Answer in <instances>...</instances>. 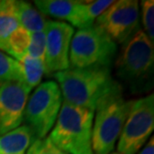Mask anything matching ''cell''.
Listing matches in <instances>:
<instances>
[{
  "mask_svg": "<svg viewBox=\"0 0 154 154\" xmlns=\"http://www.w3.org/2000/svg\"><path fill=\"white\" fill-rule=\"evenodd\" d=\"M63 101L94 111L102 97L119 86L110 67L68 68L54 73Z\"/></svg>",
  "mask_w": 154,
  "mask_h": 154,
  "instance_id": "obj_1",
  "label": "cell"
},
{
  "mask_svg": "<svg viewBox=\"0 0 154 154\" xmlns=\"http://www.w3.org/2000/svg\"><path fill=\"white\" fill-rule=\"evenodd\" d=\"M93 118L92 110L63 101L47 138L67 154H93Z\"/></svg>",
  "mask_w": 154,
  "mask_h": 154,
  "instance_id": "obj_2",
  "label": "cell"
},
{
  "mask_svg": "<svg viewBox=\"0 0 154 154\" xmlns=\"http://www.w3.org/2000/svg\"><path fill=\"white\" fill-rule=\"evenodd\" d=\"M133 100L127 101L122 95L121 87L102 97L95 108L92 126L93 154H110L114 149Z\"/></svg>",
  "mask_w": 154,
  "mask_h": 154,
  "instance_id": "obj_3",
  "label": "cell"
},
{
  "mask_svg": "<svg viewBox=\"0 0 154 154\" xmlns=\"http://www.w3.org/2000/svg\"><path fill=\"white\" fill-rule=\"evenodd\" d=\"M62 102V94L55 81L40 83L28 97L23 121L32 132L34 140L43 139L51 131Z\"/></svg>",
  "mask_w": 154,
  "mask_h": 154,
  "instance_id": "obj_4",
  "label": "cell"
},
{
  "mask_svg": "<svg viewBox=\"0 0 154 154\" xmlns=\"http://www.w3.org/2000/svg\"><path fill=\"white\" fill-rule=\"evenodd\" d=\"M117 46L94 25L74 32L70 44L69 68L110 67Z\"/></svg>",
  "mask_w": 154,
  "mask_h": 154,
  "instance_id": "obj_5",
  "label": "cell"
},
{
  "mask_svg": "<svg viewBox=\"0 0 154 154\" xmlns=\"http://www.w3.org/2000/svg\"><path fill=\"white\" fill-rule=\"evenodd\" d=\"M154 46L143 30L124 43L116 61L117 75L132 85H143L152 78Z\"/></svg>",
  "mask_w": 154,
  "mask_h": 154,
  "instance_id": "obj_6",
  "label": "cell"
},
{
  "mask_svg": "<svg viewBox=\"0 0 154 154\" xmlns=\"http://www.w3.org/2000/svg\"><path fill=\"white\" fill-rule=\"evenodd\" d=\"M154 129V95L133 100L118 138L120 154H136L148 140Z\"/></svg>",
  "mask_w": 154,
  "mask_h": 154,
  "instance_id": "obj_7",
  "label": "cell"
},
{
  "mask_svg": "<svg viewBox=\"0 0 154 154\" xmlns=\"http://www.w3.org/2000/svg\"><path fill=\"white\" fill-rule=\"evenodd\" d=\"M139 4L136 0H119L96 18L94 26L117 44L125 43L139 27Z\"/></svg>",
  "mask_w": 154,
  "mask_h": 154,
  "instance_id": "obj_8",
  "label": "cell"
},
{
  "mask_svg": "<svg viewBox=\"0 0 154 154\" xmlns=\"http://www.w3.org/2000/svg\"><path fill=\"white\" fill-rule=\"evenodd\" d=\"M46 39L45 73L54 74L69 68L70 44L74 28L64 21H47L44 28Z\"/></svg>",
  "mask_w": 154,
  "mask_h": 154,
  "instance_id": "obj_9",
  "label": "cell"
},
{
  "mask_svg": "<svg viewBox=\"0 0 154 154\" xmlns=\"http://www.w3.org/2000/svg\"><path fill=\"white\" fill-rule=\"evenodd\" d=\"M31 89L24 83L0 81V136L23 122V113Z\"/></svg>",
  "mask_w": 154,
  "mask_h": 154,
  "instance_id": "obj_10",
  "label": "cell"
},
{
  "mask_svg": "<svg viewBox=\"0 0 154 154\" xmlns=\"http://www.w3.org/2000/svg\"><path fill=\"white\" fill-rule=\"evenodd\" d=\"M85 1L73 0H36L35 7L43 15L54 17L56 19L66 20L71 26L79 29L88 28L94 25L85 11Z\"/></svg>",
  "mask_w": 154,
  "mask_h": 154,
  "instance_id": "obj_11",
  "label": "cell"
},
{
  "mask_svg": "<svg viewBox=\"0 0 154 154\" xmlns=\"http://www.w3.org/2000/svg\"><path fill=\"white\" fill-rule=\"evenodd\" d=\"M33 140L30 129L26 125H20L0 136V154H26Z\"/></svg>",
  "mask_w": 154,
  "mask_h": 154,
  "instance_id": "obj_12",
  "label": "cell"
},
{
  "mask_svg": "<svg viewBox=\"0 0 154 154\" xmlns=\"http://www.w3.org/2000/svg\"><path fill=\"white\" fill-rule=\"evenodd\" d=\"M14 9L19 26L23 27L30 33L44 30L47 20L33 4L27 1L14 0Z\"/></svg>",
  "mask_w": 154,
  "mask_h": 154,
  "instance_id": "obj_13",
  "label": "cell"
},
{
  "mask_svg": "<svg viewBox=\"0 0 154 154\" xmlns=\"http://www.w3.org/2000/svg\"><path fill=\"white\" fill-rule=\"evenodd\" d=\"M18 26L14 0H0V51L7 54L8 39Z\"/></svg>",
  "mask_w": 154,
  "mask_h": 154,
  "instance_id": "obj_14",
  "label": "cell"
},
{
  "mask_svg": "<svg viewBox=\"0 0 154 154\" xmlns=\"http://www.w3.org/2000/svg\"><path fill=\"white\" fill-rule=\"evenodd\" d=\"M18 62L20 63L22 68L25 85L31 90L33 88H36L40 84V81L45 73L44 62L29 56L28 54L24 55Z\"/></svg>",
  "mask_w": 154,
  "mask_h": 154,
  "instance_id": "obj_15",
  "label": "cell"
},
{
  "mask_svg": "<svg viewBox=\"0 0 154 154\" xmlns=\"http://www.w3.org/2000/svg\"><path fill=\"white\" fill-rule=\"evenodd\" d=\"M30 40H31V33L23 27L18 26L8 39L7 55L19 61L27 53Z\"/></svg>",
  "mask_w": 154,
  "mask_h": 154,
  "instance_id": "obj_16",
  "label": "cell"
},
{
  "mask_svg": "<svg viewBox=\"0 0 154 154\" xmlns=\"http://www.w3.org/2000/svg\"><path fill=\"white\" fill-rule=\"evenodd\" d=\"M0 81H13L25 84L20 63L2 51H0Z\"/></svg>",
  "mask_w": 154,
  "mask_h": 154,
  "instance_id": "obj_17",
  "label": "cell"
},
{
  "mask_svg": "<svg viewBox=\"0 0 154 154\" xmlns=\"http://www.w3.org/2000/svg\"><path fill=\"white\" fill-rule=\"evenodd\" d=\"M141 19L143 32L151 41L154 40V1L145 0L141 2Z\"/></svg>",
  "mask_w": 154,
  "mask_h": 154,
  "instance_id": "obj_18",
  "label": "cell"
},
{
  "mask_svg": "<svg viewBox=\"0 0 154 154\" xmlns=\"http://www.w3.org/2000/svg\"><path fill=\"white\" fill-rule=\"evenodd\" d=\"M45 50H46V39H45L44 30L40 32L31 33L30 45L26 54L35 58V59H39L42 62H44Z\"/></svg>",
  "mask_w": 154,
  "mask_h": 154,
  "instance_id": "obj_19",
  "label": "cell"
},
{
  "mask_svg": "<svg viewBox=\"0 0 154 154\" xmlns=\"http://www.w3.org/2000/svg\"><path fill=\"white\" fill-rule=\"evenodd\" d=\"M26 154H67L54 145L47 137L33 140L27 149Z\"/></svg>",
  "mask_w": 154,
  "mask_h": 154,
  "instance_id": "obj_20",
  "label": "cell"
},
{
  "mask_svg": "<svg viewBox=\"0 0 154 154\" xmlns=\"http://www.w3.org/2000/svg\"><path fill=\"white\" fill-rule=\"evenodd\" d=\"M113 3L111 0H96V1H85V11L88 18L92 22H95L96 18L100 16L107 8Z\"/></svg>",
  "mask_w": 154,
  "mask_h": 154,
  "instance_id": "obj_21",
  "label": "cell"
},
{
  "mask_svg": "<svg viewBox=\"0 0 154 154\" xmlns=\"http://www.w3.org/2000/svg\"><path fill=\"white\" fill-rule=\"evenodd\" d=\"M138 154H154V139H153V137H151V139L147 142L146 145L144 146V148L141 150Z\"/></svg>",
  "mask_w": 154,
  "mask_h": 154,
  "instance_id": "obj_22",
  "label": "cell"
},
{
  "mask_svg": "<svg viewBox=\"0 0 154 154\" xmlns=\"http://www.w3.org/2000/svg\"><path fill=\"white\" fill-rule=\"evenodd\" d=\"M110 154H120V153H118V152H111Z\"/></svg>",
  "mask_w": 154,
  "mask_h": 154,
  "instance_id": "obj_23",
  "label": "cell"
}]
</instances>
